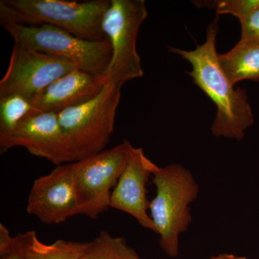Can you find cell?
<instances>
[{
    "label": "cell",
    "instance_id": "obj_17",
    "mask_svg": "<svg viewBox=\"0 0 259 259\" xmlns=\"http://www.w3.org/2000/svg\"><path fill=\"white\" fill-rule=\"evenodd\" d=\"M193 4L197 8H207L214 10L218 15H233L239 21L259 8V0L194 1Z\"/></svg>",
    "mask_w": 259,
    "mask_h": 259
},
{
    "label": "cell",
    "instance_id": "obj_1",
    "mask_svg": "<svg viewBox=\"0 0 259 259\" xmlns=\"http://www.w3.org/2000/svg\"><path fill=\"white\" fill-rule=\"evenodd\" d=\"M218 20V17L207 28L205 41L194 50L170 47L169 51L190 63L192 71L187 74L215 105L216 115L211 127L213 136L241 141L245 131L254 123V116L246 91L235 88L219 64Z\"/></svg>",
    "mask_w": 259,
    "mask_h": 259
},
{
    "label": "cell",
    "instance_id": "obj_20",
    "mask_svg": "<svg viewBox=\"0 0 259 259\" xmlns=\"http://www.w3.org/2000/svg\"><path fill=\"white\" fill-rule=\"evenodd\" d=\"M208 259H248L246 257L237 256L236 255L228 254V253H223V254H220L216 255V256H212Z\"/></svg>",
    "mask_w": 259,
    "mask_h": 259
},
{
    "label": "cell",
    "instance_id": "obj_11",
    "mask_svg": "<svg viewBox=\"0 0 259 259\" xmlns=\"http://www.w3.org/2000/svg\"><path fill=\"white\" fill-rule=\"evenodd\" d=\"M153 165L142 148L130 145L127 165L112 191L110 205L111 208L132 216L143 228L156 233L154 223L148 214L150 202L146 189L152 176Z\"/></svg>",
    "mask_w": 259,
    "mask_h": 259
},
{
    "label": "cell",
    "instance_id": "obj_12",
    "mask_svg": "<svg viewBox=\"0 0 259 259\" xmlns=\"http://www.w3.org/2000/svg\"><path fill=\"white\" fill-rule=\"evenodd\" d=\"M107 82L105 75L73 70L51 83L32 100L34 111L59 114L82 105L101 93Z\"/></svg>",
    "mask_w": 259,
    "mask_h": 259
},
{
    "label": "cell",
    "instance_id": "obj_14",
    "mask_svg": "<svg viewBox=\"0 0 259 259\" xmlns=\"http://www.w3.org/2000/svg\"><path fill=\"white\" fill-rule=\"evenodd\" d=\"M27 259H81L87 243L58 240L51 244L42 243L36 232L24 233Z\"/></svg>",
    "mask_w": 259,
    "mask_h": 259
},
{
    "label": "cell",
    "instance_id": "obj_3",
    "mask_svg": "<svg viewBox=\"0 0 259 259\" xmlns=\"http://www.w3.org/2000/svg\"><path fill=\"white\" fill-rule=\"evenodd\" d=\"M151 178L156 189V196L150 202L151 220L161 249L176 258L180 235L192 223L190 205L197 199L199 186L188 169L176 163L165 167L154 163Z\"/></svg>",
    "mask_w": 259,
    "mask_h": 259
},
{
    "label": "cell",
    "instance_id": "obj_6",
    "mask_svg": "<svg viewBox=\"0 0 259 259\" xmlns=\"http://www.w3.org/2000/svg\"><path fill=\"white\" fill-rule=\"evenodd\" d=\"M147 18L144 0H110L102 21L112 51L106 77L118 88L144 76L136 44L140 28Z\"/></svg>",
    "mask_w": 259,
    "mask_h": 259
},
{
    "label": "cell",
    "instance_id": "obj_10",
    "mask_svg": "<svg viewBox=\"0 0 259 259\" xmlns=\"http://www.w3.org/2000/svg\"><path fill=\"white\" fill-rule=\"evenodd\" d=\"M26 210L47 225L61 224L79 214L71 163L34 181Z\"/></svg>",
    "mask_w": 259,
    "mask_h": 259
},
{
    "label": "cell",
    "instance_id": "obj_7",
    "mask_svg": "<svg viewBox=\"0 0 259 259\" xmlns=\"http://www.w3.org/2000/svg\"><path fill=\"white\" fill-rule=\"evenodd\" d=\"M131 143L71 163L79 214L97 219L111 208L112 191L127 165Z\"/></svg>",
    "mask_w": 259,
    "mask_h": 259
},
{
    "label": "cell",
    "instance_id": "obj_19",
    "mask_svg": "<svg viewBox=\"0 0 259 259\" xmlns=\"http://www.w3.org/2000/svg\"><path fill=\"white\" fill-rule=\"evenodd\" d=\"M241 35L240 41L259 42V8L240 20Z\"/></svg>",
    "mask_w": 259,
    "mask_h": 259
},
{
    "label": "cell",
    "instance_id": "obj_16",
    "mask_svg": "<svg viewBox=\"0 0 259 259\" xmlns=\"http://www.w3.org/2000/svg\"><path fill=\"white\" fill-rule=\"evenodd\" d=\"M34 112L32 102L25 97L17 95L0 97V136L9 134Z\"/></svg>",
    "mask_w": 259,
    "mask_h": 259
},
{
    "label": "cell",
    "instance_id": "obj_2",
    "mask_svg": "<svg viewBox=\"0 0 259 259\" xmlns=\"http://www.w3.org/2000/svg\"><path fill=\"white\" fill-rule=\"evenodd\" d=\"M110 0H1V26L49 25L91 40H107L102 21Z\"/></svg>",
    "mask_w": 259,
    "mask_h": 259
},
{
    "label": "cell",
    "instance_id": "obj_8",
    "mask_svg": "<svg viewBox=\"0 0 259 259\" xmlns=\"http://www.w3.org/2000/svg\"><path fill=\"white\" fill-rule=\"evenodd\" d=\"M76 69L71 61L14 44L0 81V97L20 95L32 102L51 83Z\"/></svg>",
    "mask_w": 259,
    "mask_h": 259
},
{
    "label": "cell",
    "instance_id": "obj_5",
    "mask_svg": "<svg viewBox=\"0 0 259 259\" xmlns=\"http://www.w3.org/2000/svg\"><path fill=\"white\" fill-rule=\"evenodd\" d=\"M3 28L14 44L71 61L83 71L106 76L112 54L108 39L102 41L83 40L49 25H8Z\"/></svg>",
    "mask_w": 259,
    "mask_h": 259
},
{
    "label": "cell",
    "instance_id": "obj_15",
    "mask_svg": "<svg viewBox=\"0 0 259 259\" xmlns=\"http://www.w3.org/2000/svg\"><path fill=\"white\" fill-rule=\"evenodd\" d=\"M81 259H141L125 238L115 237L105 231L87 243Z\"/></svg>",
    "mask_w": 259,
    "mask_h": 259
},
{
    "label": "cell",
    "instance_id": "obj_4",
    "mask_svg": "<svg viewBox=\"0 0 259 259\" xmlns=\"http://www.w3.org/2000/svg\"><path fill=\"white\" fill-rule=\"evenodd\" d=\"M120 98L121 89L107 81L93 100L58 114L73 162L105 151L114 132Z\"/></svg>",
    "mask_w": 259,
    "mask_h": 259
},
{
    "label": "cell",
    "instance_id": "obj_18",
    "mask_svg": "<svg viewBox=\"0 0 259 259\" xmlns=\"http://www.w3.org/2000/svg\"><path fill=\"white\" fill-rule=\"evenodd\" d=\"M0 259H27L24 233L15 236L9 230L0 224Z\"/></svg>",
    "mask_w": 259,
    "mask_h": 259
},
{
    "label": "cell",
    "instance_id": "obj_9",
    "mask_svg": "<svg viewBox=\"0 0 259 259\" xmlns=\"http://www.w3.org/2000/svg\"><path fill=\"white\" fill-rule=\"evenodd\" d=\"M15 147L25 148L56 166L73 162L58 114L54 112H32L9 134L0 136L1 154Z\"/></svg>",
    "mask_w": 259,
    "mask_h": 259
},
{
    "label": "cell",
    "instance_id": "obj_13",
    "mask_svg": "<svg viewBox=\"0 0 259 259\" xmlns=\"http://www.w3.org/2000/svg\"><path fill=\"white\" fill-rule=\"evenodd\" d=\"M219 64L232 84L244 80L259 82V42L238 41L231 50L218 54Z\"/></svg>",
    "mask_w": 259,
    "mask_h": 259
}]
</instances>
